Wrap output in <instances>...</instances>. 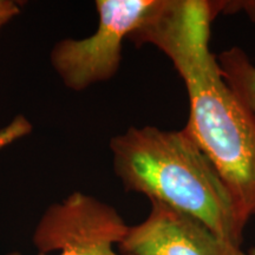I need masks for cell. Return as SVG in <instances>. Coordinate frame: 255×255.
Returning <instances> with one entry per match:
<instances>
[{"label":"cell","mask_w":255,"mask_h":255,"mask_svg":"<svg viewBox=\"0 0 255 255\" xmlns=\"http://www.w3.org/2000/svg\"><path fill=\"white\" fill-rule=\"evenodd\" d=\"M219 13L220 1L155 0L128 40L154 45L173 63L189 100L184 128L225 181L245 229L255 216V117L225 82L209 49Z\"/></svg>","instance_id":"obj_1"},{"label":"cell","mask_w":255,"mask_h":255,"mask_svg":"<svg viewBox=\"0 0 255 255\" xmlns=\"http://www.w3.org/2000/svg\"><path fill=\"white\" fill-rule=\"evenodd\" d=\"M109 148L124 189L184 213L240 246L245 229L231 193L186 128L130 127L111 138Z\"/></svg>","instance_id":"obj_2"},{"label":"cell","mask_w":255,"mask_h":255,"mask_svg":"<svg viewBox=\"0 0 255 255\" xmlns=\"http://www.w3.org/2000/svg\"><path fill=\"white\" fill-rule=\"evenodd\" d=\"M154 4L155 0H97L95 33L83 39H63L51 50V66L63 84L79 92L114 78L122 62L123 41Z\"/></svg>","instance_id":"obj_3"},{"label":"cell","mask_w":255,"mask_h":255,"mask_svg":"<svg viewBox=\"0 0 255 255\" xmlns=\"http://www.w3.org/2000/svg\"><path fill=\"white\" fill-rule=\"evenodd\" d=\"M128 229L113 206L75 191L45 210L32 242L39 255H126L114 246H119Z\"/></svg>","instance_id":"obj_4"},{"label":"cell","mask_w":255,"mask_h":255,"mask_svg":"<svg viewBox=\"0 0 255 255\" xmlns=\"http://www.w3.org/2000/svg\"><path fill=\"white\" fill-rule=\"evenodd\" d=\"M146 218L129 226L119 250L126 255H247L202 222L173 208L150 202Z\"/></svg>","instance_id":"obj_5"},{"label":"cell","mask_w":255,"mask_h":255,"mask_svg":"<svg viewBox=\"0 0 255 255\" xmlns=\"http://www.w3.org/2000/svg\"><path fill=\"white\" fill-rule=\"evenodd\" d=\"M216 59L225 82L255 117V65L250 57L234 46L216 56Z\"/></svg>","instance_id":"obj_6"},{"label":"cell","mask_w":255,"mask_h":255,"mask_svg":"<svg viewBox=\"0 0 255 255\" xmlns=\"http://www.w3.org/2000/svg\"><path fill=\"white\" fill-rule=\"evenodd\" d=\"M221 13L233 14L245 12L247 17L255 24V0H241V1H220Z\"/></svg>","instance_id":"obj_7"},{"label":"cell","mask_w":255,"mask_h":255,"mask_svg":"<svg viewBox=\"0 0 255 255\" xmlns=\"http://www.w3.org/2000/svg\"><path fill=\"white\" fill-rule=\"evenodd\" d=\"M20 11V2L14 0H0V28L17 17Z\"/></svg>","instance_id":"obj_8"},{"label":"cell","mask_w":255,"mask_h":255,"mask_svg":"<svg viewBox=\"0 0 255 255\" xmlns=\"http://www.w3.org/2000/svg\"><path fill=\"white\" fill-rule=\"evenodd\" d=\"M247 255H255V248H252V250L247 253Z\"/></svg>","instance_id":"obj_9"}]
</instances>
